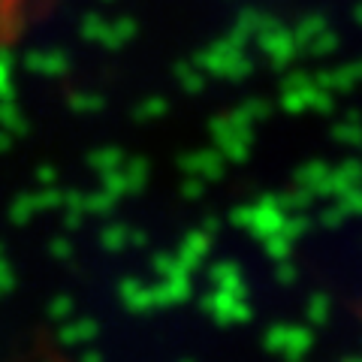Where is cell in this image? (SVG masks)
I'll return each mask as SVG.
<instances>
[{"label":"cell","instance_id":"cell-1","mask_svg":"<svg viewBox=\"0 0 362 362\" xmlns=\"http://www.w3.org/2000/svg\"><path fill=\"white\" fill-rule=\"evenodd\" d=\"M33 4L37 0H0V42L21 30Z\"/></svg>","mask_w":362,"mask_h":362}]
</instances>
